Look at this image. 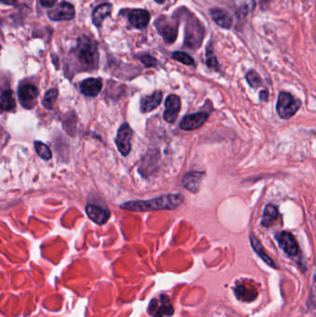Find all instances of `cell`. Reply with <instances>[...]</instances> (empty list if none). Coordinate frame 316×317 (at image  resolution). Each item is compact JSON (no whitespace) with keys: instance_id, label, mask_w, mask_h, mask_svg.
Listing matches in <instances>:
<instances>
[{"instance_id":"obj_2","label":"cell","mask_w":316,"mask_h":317,"mask_svg":"<svg viewBox=\"0 0 316 317\" xmlns=\"http://www.w3.org/2000/svg\"><path fill=\"white\" fill-rule=\"evenodd\" d=\"M77 57L82 66L86 70H93L98 67V49L97 43L85 35L80 37L77 46Z\"/></svg>"},{"instance_id":"obj_7","label":"cell","mask_w":316,"mask_h":317,"mask_svg":"<svg viewBox=\"0 0 316 317\" xmlns=\"http://www.w3.org/2000/svg\"><path fill=\"white\" fill-rule=\"evenodd\" d=\"M234 292L238 300L251 302L257 299L258 288L252 282L242 281L236 284V287L234 288Z\"/></svg>"},{"instance_id":"obj_5","label":"cell","mask_w":316,"mask_h":317,"mask_svg":"<svg viewBox=\"0 0 316 317\" xmlns=\"http://www.w3.org/2000/svg\"><path fill=\"white\" fill-rule=\"evenodd\" d=\"M148 311L152 317H166L172 315L174 309L170 298L162 294L150 300Z\"/></svg>"},{"instance_id":"obj_22","label":"cell","mask_w":316,"mask_h":317,"mask_svg":"<svg viewBox=\"0 0 316 317\" xmlns=\"http://www.w3.org/2000/svg\"><path fill=\"white\" fill-rule=\"evenodd\" d=\"M162 37L167 43H173L177 37V30L175 27H172L171 25H164L161 29H159Z\"/></svg>"},{"instance_id":"obj_25","label":"cell","mask_w":316,"mask_h":317,"mask_svg":"<svg viewBox=\"0 0 316 317\" xmlns=\"http://www.w3.org/2000/svg\"><path fill=\"white\" fill-rule=\"evenodd\" d=\"M35 149L37 152V154L41 157L43 160L45 161H48L50 160L52 157V153L49 148L46 146V144L42 143L40 141H35Z\"/></svg>"},{"instance_id":"obj_28","label":"cell","mask_w":316,"mask_h":317,"mask_svg":"<svg viewBox=\"0 0 316 317\" xmlns=\"http://www.w3.org/2000/svg\"><path fill=\"white\" fill-rule=\"evenodd\" d=\"M307 305L310 308H315L316 307V270L314 275L312 277V284L310 287V294L307 300Z\"/></svg>"},{"instance_id":"obj_14","label":"cell","mask_w":316,"mask_h":317,"mask_svg":"<svg viewBox=\"0 0 316 317\" xmlns=\"http://www.w3.org/2000/svg\"><path fill=\"white\" fill-rule=\"evenodd\" d=\"M129 23L138 29H144L150 23V14L145 10H134L128 15Z\"/></svg>"},{"instance_id":"obj_11","label":"cell","mask_w":316,"mask_h":317,"mask_svg":"<svg viewBox=\"0 0 316 317\" xmlns=\"http://www.w3.org/2000/svg\"><path fill=\"white\" fill-rule=\"evenodd\" d=\"M209 118V113L205 111H201V112H197L194 114H189V115L184 116L183 120L180 123V128L185 130V131H191V130H196L199 129L200 127L202 126Z\"/></svg>"},{"instance_id":"obj_21","label":"cell","mask_w":316,"mask_h":317,"mask_svg":"<svg viewBox=\"0 0 316 317\" xmlns=\"http://www.w3.org/2000/svg\"><path fill=\"white\" fill-rule=\"evenodd\" d=\"M16 107V102L13 97V92L11 89L4 90L1 94V110L10 111L14 110Z\"/></svg>"},{"instance_id":"obj_23","label":"cell","mask_w":316,"mask_h":317,"mask_svg":"<svg viewBox=\"0 0 316 317\" xmlns=\"http://www.w3.org/2000/svg\"><path fill=\"white\" fill-rule=\"evenodd\" d=\"M57 96H58V92H57V89L56 88H52L49 89L47 92L46 93L44 99H43V106L47 109V110H51L54 107V104L57 100Z\"/></svg>"},{"instance_id":"obj_20","label":"cell","mask_w":316,"mask_h":317,"mask_svg":"<svg viewBox=\"0 0 316 317\" xmlns=\"http://www.w3.org/2000/svg\"><path fill=\"white\" fill-rule=\"evenodd\" d=\"M277 217H278L277 208L272 204L266 205L264 211V214H263L262 225L265 227H270L276 222Z\"/></svg>"},{"instance_id":"obj_30","label":"cell","mask_w":316,"mask_h":317,"mask_svg":"<svg viewBox=\"0 0 316 317\" xmlns=\"http://www.w3.org/2000/svg\"><path fill=\"white\" fill-rule=\"evenodd\" d=\"M41 5L45 8H51L55 5L56 0H39Z\"/></svg>"},{"instance_id":"obj_18","label":"cell","mask_w":316,"mask_h":317,"mask_svg":"<svg viewBox=\"0 0 316 317\" xmlns=\"http://www.w3.org/2000/svg\"><path fill=\"white\" fill-rule=\"evenodd\" d=\"M249 240H250V244H251L253 250H254L256 253L258 254L259 257L263 260L267 266L276 269V263H275V261L272 259L270 256L268 255V253L266 252V250H265V248H264V246L262 245V243L259 240L258 237L254 236L252 233H251V234L249 235Z\"/></svg>"},{"instance_id":"obj_6","label":"cell","mask_w":316,"mask_h":317,"mask_svg":"<svg viewBox=\"0 0 316 317\" xmlns=\"http://www.w3.org/2000/svg\"><path fill=\"white\" fill-rule=\"evenodd\" d=\"M133 130L128 123H122L118 129L117 136L115 139V143L119 151L122 156H127L132 149L131 140H132Z\"/></svg>"},{"instance_id":"obj_4","label":"cell","mask_w":316,"mask_h":317,"mask_svg":"<svg viewBox=\"0 0 316 317\" xmlns=\"http://www.w3.org/2000/svg\"><path fill=\"white\" fill-rule=\"evenodd\" d=\"M279 247L288 257L295 260L301 266V252L299 244L293 235L287 231H282L276 236Z\"/></svg>"},{"instance_id":"obj_33","label":"cell","mask_w":316,"mask_h":317,"mask_svg":"<svg viewBox=\"0 0 316 317\" xmlns=\"http://www.w3.org/2000/svg\"><path fill=\"white\" fill-rule=\"evenodd\" d=\"M1 2L6 5H14L17 2V0H1Z\"/></svg>"},{"instance_id":"obj_9","label":"cell","mask_w":316,"mask_h":317,"mask_svg":"<svg viewBox=\"0 0 316 317\" xmlns=\"http://www.w3.org/2000/svg\"><path fill=\"white\" fill-rule=\"evenodd\" d=\"M75 7L69 2H61L57 8L48 12V17L52 21H71L75 18Z\"/></svg>"},{"instance_id":"obj_32","label":"cell","mask_w":316,"mask_h":317,"mask_svg":"<svg viewBox=\"0 0 316 317\" xmlns=\"http://www.w3.org/2000/svg\"><path fill=\"white\" fill-rule=\"evenodd\" d=\"M273 1L274 0H260V4H261L262 9H265L266 7L269 6Z\"/></svg>"},{"instance_id":"obj_19","label":"cell","mask_w":316,"mask_h":317,"mask_svg":"<svg viewBox=\"0 0 316 317\" xmlns=\"http://www.w3.org/2000/svg\"><path fill=\"white\" fill-rule=\"evenodd\" d=\"M111 11H112V7L108 3L98 6L93 13L92 19L94 24L97 27H100L104 22V20L110 15Z\"/></svg>"},{"instance_id":"obj_13","label":"cell","mask_w":316,"mask_h":317,"mask_svg":"<svg viewBox=\"0 0 316 317\" xmlns=\"http://www.w3.org/2000/svg\"><path fill=\"white\" fill-rule=\"evenodd\" d=\"M204 176L205 173L202 172H189L184 174L182 184L187 191L192 193H197L200 191L201 182Z\"/></svg>"},{"instance_id":"obj_12","label":"cell","mask_w":316,"mask_h":317,"mask_svg":"<svg viewBox=\"0 0 316 317\" xmlns=\"http://www.w3.org/2000/svg\"><path fill=\"white\" fill-rule=\"evenodd\" d=\"M86 212L88 217L92 220L93 222H95L96 224L99 225L106 224L110 217L109 210L98 205H94V204L86 205Z\"/></svg>"},{"instance_id":"obj_27","label":"cell","mask_w":316,"mask_h":317,"mask_svg":"<svg viewBox=\"0 0 316 317\" xmlns=\"http://www.w3.org/2000/svg\"><path fill=\"white\" fill-rule=\"evenodd\" d=\"M172 57L173 59L177 60L181 64H185V65H193L194 64L193 58L185 52H173Z\"/></svg>"},{"instance_id":"obj_26","label":"cell","mask_w":316,"mask_h":317,"mask_svg":"<svg viewBox=\"0 0 316 317\" xmlns=\"http://www.w3.org/2000/svg\"><path fill=\"white\" fill-rule=\"evenodd\" d=\"M206 64L210 69L214 70L216 72L219 71V62L217 58L215 57L214 53H213V47L210 45L207 47V52H206Z\"/></svg>"},{"instance_id":"obj_8","label":"cell","mask_w":316,"mask_h":317,"mask_svg":"<svg viewBox=\"0 0 316 317\" xmlns=\"http://www.w3.org/2000/svg\"><path fill=\"white\" fill-rule=\"evenodd\" d=\"M18 96L20 102L26 109H32L35 106L36 98L38 97L37 88L31 84H24L19 87Z\"/></svg>"},{"instance_id":"obj_15","label":"cell","mask_w":316,"mask_h":317,"mask_svg":"<svg viewBox=\"0 0 316 317\" xmlns=\"http://www.w3.org/2000/svg\"><path fill=\"white\" fill-rule=\"evenodd\" d=\"M81 92L86 97L94 98L98 96L102 89V82L97 78H87L81 83Z\"/></svg>"},{"instance_id":"obj_1","label":"cell","mask_w":316,"mask_h":317,"mask_svg":"<svg viewBox=\"0 0 316 317\" xmlns=\"http://www.w3.org/2000/svg\"><path fill=\"white\" fill-rule=\"evenodd\" d=\"M184 198L182 194H168L149 201H133L121 204L120 207L131 212H150L157 210H172L180 206Z\"/></svg>"},{"instance_id":"obj_24","label":"cell","mask_w":316,"mask_h":317,"mask_svg":"<svg viewBox=\"0 0 316 317\" xmlns=\"http://www.w3.org/2000/svg\"><path fill=\"white\" fill-rule=\"evenodd\" d=\"M246 80H247V84L249 85V87H252V88H259V87H262L264 84L261 76L254 70H250L247 72L246 74Z\"/></svg>"},{"instance_id":"obj_10","label":"cell","mask_w":316,"mask_h":317,"mask_svg":"<svg viewBox=\"0 0 316 317\" xmlns=\"http://www.w3.org/2000/svg\"><path fill=\"white\" fill-rule=\"evenodd\" d=\"M181 110V99L176 95L168 96L165 100V110L163 112L164 120L172 123L176 121L179 111Z\"/></svg>"},{"instance_id":"obj_29","label":"cell","mask_w":316,"mask_h":317,"mask_svg":"<svg viewBox=\"0 0 316 317\" xmlns=\"http://www.w3.org/2000/svg\"><path fill=\"white\" fill-rule=\"evenodd\" d=\"M140 60L143 62L144 65L146 66V67H155L156 64H157V60H156V58H153V57H151L150 55H144L142 56L141 58H140Z\"/></svg>"},{"instance_id":"obj_17","label":"cell","mask_w":316,"mask_h":317,"mask_svg":"<svg viewBox=\"0 0 316 317\" xmlns=\"http://www.w3.org/2000/svg\"><path fill=\"white\" fill-rule=\"evenodd\" d=\"M162 100V92L161 91H155L150 96H146L141 98L140 101V110L143 113L150 112L161 103Z\"/></svg>"},{"instance_id":"obj_3","label":"cell","mask_w":316,"mask_h":317,"mask_svg":"<svg viewBox=\"0 0 316 317\" xmlns=\"http://www.w3.org/2000/svg\"><path fill=\"white\" fill-rule=\"evenodd\" d=\"M301 106V101L291 94L280 92L276 102V111L283 120H288L293 117Z\"/></svg>"},{"instance_id":"obj_34","label":"cell","mask_w":316,"mask_h":317,"mask_svg":"<svg viewBox=\"0 0 316 317\" xmlns=\"http://www.w3.org/2000/svg\"><path fill=\"white\" fill-rule=\"evenodd\" d=\"M156 2H157V3H159V4H162V3H163V2H164V1H165V0H155Z\"/></svg>"},{"instance_id":"obj_16","label":"cell","mask_w":316,"mask_h":317,"mask_svg":"<svg viewBox=\"0 0 316 317\" xmlns=\"http://www.w3.org/2000/svg\"><path fill=\"white\" fill-rule=\"evenodd\" d=\"M211 16L213 22L224 29H231L233 26V18L230 13L223 9L211 10Z\"/></svg>"},{"instance_id":"obj_31","label":"cell","mask_w":316,"mask_h":317,"mask_svg":"<svg viewBox=\"0 0 316 317\" xmlns=\"http://www.w3.org/2000/svg\"><path fill=\"white\" fill-rule=\"evenodd\" d=\"M259 98H260V99H261L262 101H267L268 98H269V93H268L267 90H262V91L260 92Z\"/></svg>"}]
</instances>
